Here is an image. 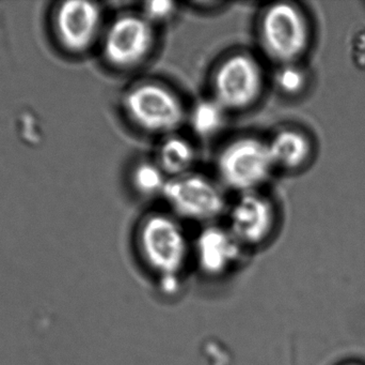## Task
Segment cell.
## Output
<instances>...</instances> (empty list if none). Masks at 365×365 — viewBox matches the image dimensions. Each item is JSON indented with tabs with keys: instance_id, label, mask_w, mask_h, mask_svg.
I'll return each mask as SVG.
<instances>
[{
	"instance_id": "6da1fadb",
	"label": "cell",
	"mask_w": 365,
	"mask_h": 365,
	"mask_svg": "<svg viewBox=\"0 0 365 365\" xmlns=\"http://www.w3.org/2000/svg\"><path fill=\"white\" fill-rule=\"evenodd\" d=\"M134 254L141 276L164 297L181 293L192 276V239L179 220L156 212L137 227Z\"/></svg>"
},
{
	"instance_id": "7a4b0ae2",
	"label": "cell",
	"mask_w": 365,
	"mask_h": 365,
	"mask_svg": "<svg viewBox=\"0 0 365 365\" xmlns=\"http://www.w3.org/2000/svg\"><path fill=\"white\" fill-rule=\"evenodd\" d=\"M250 255L225 225H203L192 239V276L223 284L244 269Z\"/></svg>"
},
{
	"instance_id": "3957f363",
	"label": "cell",
	"mask_w": 365,
	"mask_h": 365,
	"mask_svg": "<svg viewBox=\"0 0 365 365\" xmlns=\"http://www.w3.org/2000/svg\"><path fill=\"white\" fill-rule=\"evenodd\" d=\"M124 114L139 130L151 134H175L187 119L181 99L155 81L133 86L122 99Z\"/></svg>"
},
{
	"instance_id": "277c9868",
	"label": "cell",
	"mask_w": 365,
	"mask_h": 365,
	"mask_svg": "<svg viewBox=\"0 0 365 365\" xmlns=\"http://www.w3.org/2000/svg\"><path fill=\"white\" fill-rule=\"evenodd\" d=\"M276 169L267 141L242 136L227 144L217 159V171L225 186L240 194L255 192Z\"/></svg>"
},
{
	"instance_id": "5b68a950",
	"label": "cell",
	"mask_w": 365,
	"mask_h": 365,
	"mask_svg": "<svg viewBox=\"0 0 365 365\" xmlns=\"http://www.w3.org/2000/svg\"><path fill=\"white\" fill-rule=\"evenodd\" d=\"M262 47L268 57L281 64H294L306 51L309 28L296 6L277 2L264 11L259 23Z\"/></svg>"
},
{
	"instance_id": "8992f818",
	"label": "cell",
	"mask_w": 365,
	"mask_h": 365,
	"mask_svg": "<svg viewBox=\"0 0 365 365\" xmlns=\"http://www.w3.org/2000/svg\"><path fill=\"white\" fill-rule=\"evenodd\" d=\"M163 197L178 218L204 225L215 223L229 208L218 184L195 173L170 178Z\"/></svg>"
},
{
	"instance_id": "52a82bcc",
	"label": "cell",
	"mask_w": 365,
	"mask_h": 365,
	"mask_svg": "<svg viewBox=\"0 0 365 365\" xmlns=\"http://www.w3.org/2000/svg\"><path fill=\"white\" fill-rule=\"evenodd\" d=\"M263 87V69L246 53L230 55L212 75V98L227 111H240L255 104Z\"/></svg>"
},
{
	"instance_id": "ba28073f",
	"label": "cell",
	"mask_w": 365,
	"mask_h": 365,
	"mask_svg": "<svg viewBox=\"0 0 365 365\" xmlns=\"http://www.w3.org/2000/svg\"><path fill=\"white\" fill-rule=\"evenodd\" d=\"M155 30L143 15L125 14L117 17L103 36L102 53L105 60L117 69L134 68L153 49Z\"/></svg>"
},
{
	"instance_id": "9c48e42d",
	"label": "cell",
	"mask_w": 365,
	"mask_h": 365,
	"mask_svg": "<svg viewBox=\"0 0 365 365\" xmlns=\"http://www.w3.org/2000/svg\"><path fill=\"white\" fill-rule=\"evenodd\" d=\"M225 226L242 246L252 254L265 246L276 229V210L261 193H242L227 208Z\"/></svg>"
},
{
	"instance_id": "30bf717a",
	"label": "cell",
	"mask_w": 365,
	"mask_h": 365,
	"mask_svg": "<svg viewBox=\"0 0 365 365\" xmlns=\"http://www.w3.org/2000/svg\"><path fill=\"white\" fill-rule=\"evenodd\" d=\"M102 11L94 2L66 1L56 13V32L60 43L72 53L87 51L100 34Z\"/></svg>"
},
{
	"instance_id": "8fae6325",
	"label": "cell",
	"mask_w": 365,
	"mask_h": 365,
	"mask_svg": "<svg viewBox=\"0 0 365 365\" xmlns=\"http://www.w3.org/2000/svg\"><path fill=\"white\" fill-rule=\"evenodd\" d=\"M274 167L297 169L308 161L311 145L306 135L295 129L278 131L267 141Z\"/></svg>"
},
{
	"instance_id": "7c38bea8",
	"label": "cell",
	"mask_w": 365,
	"mask_h": 365,
	"mask_svg": "<svg viewBox=\"0 0 365 365\" xmlns=\"http://www.w3.org/2000/svg\"><path fill=\"white\" fill-rule=\"evenodd\" d=\"M156 163L170 178L191 173L195 162V150L188 139L177 134L165 136L158 148Z\"/></svg>"
},
{
	"instance_id": "4fadbf2b",
	"label": "cell",
	"mask_w": 365,
	"mask_h": 365,
	"mask_svg": "<svg viewBox=\"0 0 365 365\" xmlns=\"http://www.w3.org/2000/svg\"><path fill=\"white\" fill-rule=\"evenodd\" d=\"M227 109L214 98L197 101L187 114L191 130L197 136L208 139L216 135L225 126Z\"/></svg>"
},
{
	"instance_id": "5bb4252c",
	"label": "cell",
	"mask_w": 365,
	"mask_h": 365,
	"mask_svg": "<svg viewBox=\"0 0 365 365\" xmlns=\"http://www.w3.org/2000/svg\"><path fill=\"white\" fill-rule=\"evenodd\" d=\"M130 181L134 190L141 196H163L169 177L156 161H141L133 169Z\"/></svg>"
},
{
	"instance_id": "9a60e30c",
	"label": "cell",
	"mask_w": 365,
	"mask_h": 365,
	"mask_svg": "<svg viewBox=\"0 0 365 365\" xmlns=\"http://www.w3.org/2000/svg\"><path fill=\"white\" fill-rule=\"evenodd\" d=\"M306 75L294 64H281L274 74V81L281 91L287 94H297L306 85Z\"/></svg>"
},
{
	"instance_id": "2e32d148",
	"label": "cell",
	"mask_w": 365,
	"mask_h": 365,
	"mask_svg": "<svg viewBox=\"0 0 365 365\" xmlns=\"http://www.w3.org/2000/svg\"><path fill=\"white\" fill-rule=\"evenodd\" d=\"M177 12V4L167 0H155L145 2L143 9V16L151 24L168 21Z\"/></svg>"
},
{
	"instance_id": "e0dca14e",
	"label": "cell",
	"mask_w": 365,
	"mask_h": 365,
	"mask_svg": "<svg viewBox=\"0 0 365 365\" xmlns=\"http://www.w3.org/2000/svg\"><path fill=\"white\" fill-rule=\"evenodd\" d=\"M354 53H355V59L358 62L365 64V31L357 34L354 42Z\"/></svg>"
},
{
	"instance_id": "ac0fdd59",
	"label": "cell",
	"mask_w": 365,
	"mask_h": 365,
	"mask_svg": "<svg viewBox=\"0 0 365 365\" xmlns=\"http://www.w3.org/2000/svg\"><path fill=\"white\" fill-rule=\"evenodd\" d=\"M343 365H361V364H343Z\"/></svg>"
}]
</instances>
